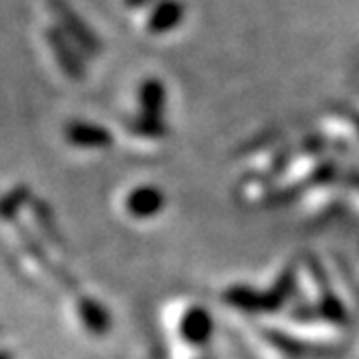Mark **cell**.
<instances>
[{
  "label": "cell",
  "mask_w": 359,
  "mask_h": 359,
  "mask_svg": "<svg viewBox=\"0 0 359 359\" xmlns=\"http://www.w3.org/2000/svg\"><path fill=\"white\" fill-rule=\"evenodd\" d=\"M69 139L79 145H87V147H93V145H102V143H109V135L102 130V128H95V126H89V123H74L69 128Z\"/></svg>",
  "instance_id": "7a4b0ae2"
},
{
  "label": "cell",
  "mask_w": 359,
  "mask_h": 359,
  "mask_svg": "<svg viewBox=\"0 0 359 359\" xmlns=\"http://www.w3.org/2000/svg\"><path fill=\"white\" fill-rule=\"evenodd\" d=\"M55 11H57V15L63 20V24H67V31L74 35V37H79V41L85 46V48H89V50H95L97 46V41H95V37H93V33L85 27L83 24V20L81 18H76L72 11H69V7L63 3V0H55Z\"/></svg>",
  "instance_id": "6da1fadb"
}]
</instances>
